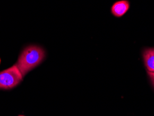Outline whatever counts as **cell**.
<instances>
[{"instance_id": "6da1fadb", "label": "cell", "mask_w": 154, "mask_h": 116, "mask_svg": "<svg viewBox=\"0 0 154 116\" xmlns=\"http://www.w3.org/2000/svg\"><path fill=\"white\" fill-rule=\"evenodd\" d=\"M45 58V51L38 45H29L24 48L18 58L15 65L23 77L34 69Z\"/></svg>"}, {"instance_id": "5b68a950", "label": "cell", "mask_w": 154, "mask_h": 116, "mask_svg": "<svg viewBox=\"0 0 154 116\" xmlns=\"http://www.w3.org/2000/svg\"><path fill=\"white\" fill-rule=\"evenodd\" d=\"M148 72L149 78L151 79V82H152L153 85L154 86V72Z\"/></svg>"}, {"instance_id": "8992f818", "label": "cell", "mask_w": 154, "mask_h": 116, "mask_svg": "<svg viewBox=\"0 0 154 116\" xmlns=\"http://www.w3.org/2000/svg\"><path fill=\"white\" fill-rule=\"evenodd\" d=\"M19 116H24V115H19Z\"/></svg>"}, {"instance_id": "277c9868", "label": "cell", "mask_w": 154, "mask_h": 116, "mask_svg": "<svg viewBox=\"0 0 154 116\" xmlns=\"http://www.w3.org/2000/svg\"><path fill=\"white\" fill-rule=\"evenodd\" d=\"M143 58L147 72H154V48L146 49L143 52Z\"/></svg>"}, {"instance_id": "3957f363", "label": "cell", "mask_w": 154, "mask_h": 116, "mask_svg": "<svg viewBox=\"0 0 154 116\" xmlns=\"http://www.w3.org/2000/svg\"><path fill=\"white\" fill-rule=\"evenodd\" d=\"M130 4L126 0H121L116 2L111 7V13L114 16L120 17L126 14L128 11Z\"/></svg>"}, {"instance_id": "7a4b0ae2", "label": "cell", "mask_w": 154, "mask_h": 116, "mask_svg": "<svg viewBox=\"0 0 154 116\" xmlns=\"http://www.w3.org/2000/svg\"><path fill=\"white\" fill-rule=\"evenodd\" d=\"M23 79V75L14 65L0 72V89L8 90L16 87Z\"/></svg>"}]
</instances>
